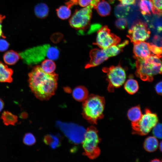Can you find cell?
I'll use <instances>...</instances> for the list:
<instances>
[{
    "instance_id": "cell-1",
    "label": "cell",
    "mask_w": 162,
    "mask_h": 162,
    "mask_svg": "<svg viewBox=\"0 0 162 162\" xmlns=\"http://www.w3.org/2000/svg\"><path fill=\"white\" fill-rule=\"evenodd\" d=\"M28 77L30 88L37 98L47 100L54 94L57 86V74L46 73L38 65L33 68Z\"/></svg>"
},
{
    "instance_id": "cell-2",
    "label": "cell",
    "mask_w": 162,
    "mask_h": 162,
    "mask_svg": "<svg viewBox=\"0 0 162 162\" xmlns=\"http://www.w3.org/2000/svg\"><path fill=\"white\" fill-rule=\"evenodd\" d=\"M82 115L88 122L96 124L98 120L104 117V98L97 95H88L82 103Z\"/></svg>"
},
{
    "instance_id": "cell-3",
    "label": "cell",
    "mask_w": 162,
    "mask_h": 162,
    "mask_svg": "<svg viewBox=\"0 0 162 162\" xmlns=\"http://www.w3.org/2000/svg\"><path fill=\"white\" fill-rule=\"evenodd\" d=\"M135 74L142 80L151 82L156 75L162 73L160 58L152 55L144 58H136Z\"/></svg>"
},
{
    "instance_id": "cell-4",
    "label": "cell",
    "mask_w": 162,
    "mask_h": 162,
    "mask_svg": "<svg viewBox=\"0 0 162 162\" xmlns=\"http://www.w3.org/2000/svg\"><path fill=\"white\" fill-rule=\"evenodd\" d=\"M100 141L96 128L93 126L88 128L86 130L82 142L84 154L91 159L97 158L100 153L98 146Z\"/></svg>"
},
{
    "instance_id": "cell-5",
    "label": "cell",
    "mask_w": 162,
    "mask_h": 162,
    "mask_svg": "<svg viewBox=\"0 0 162 162\" xmlns=\"http://www.w3.org/2000/svg\"><path fill=\"white\" fill-rule=\"evenodd\" d=\"M157 115L147 108L137 122L131 123L132 133L144 136L148 134L158 123Z\"/></svg>"
},
{
    "instance_id": "cell-6",
    "label": "cell",
    "mask_w": 162,
    "mask_h": 162,
    "mask_svg": "<svg viewBox=\"0 0 162 162\" xmlns=\"http://www.w3.org/2000/svg\"><path fill=\"white\" fill-rule=\"evenodd\" d=\"M92 8L89 4L83 8L76 10L69 20L71 26L78 30L80 34H82L90 25Z\"/></svg>"
},
{
    "instance_id": "cell-7",
    "label": "cell",
    "mask_w": 162,
    "mask_h": 162,
    "mask_svg": "<svg viewBox=\"0 0 162 162\" xmlns=\"http://www.w3.org/2000/svg\"><path fill=\"white\" fill-rule=\"evenodd\" d=\"M49 44L42 45L30 48L19 53L23 62L28 65L38 64L46 57L48 58Z\"/></svg>"
},
{
    "instance_id": "cell-8",
    "label": "cell",
    "mask_w": 162,
    "mask_h": 162,
    "mask_svg": "<svg viewBox=\"0 0 162 162\" xmlns=\"http://www.w3.org/2000/svg\"><path fill=\"white\" fill-rule=\"evenodd\" d=\"M102 70L107 74V80L108 82L107 89L110 92H113L115 88L120 87L124 83L126 74L125 70L120 64L109 68L104 67Z\"/></svg>"
},
{
    "instance_id": "cell-9",
    "label": "cell",
    "mask_w": 162,
    "mask_h": 162,
    "mask_svg": "<svg viewBox=\"0 0 162 162\" xmlns=\"http://www.w3.org/2000/svg\"><path fill=\"white\" fill-rule=\"evenodd\" d=\"M128 33L127 36L134 44L147 40L150 36V32L146 23L138 20L133 23Z\"/></svg>"
},
{
    "instance_id": "cell-10",
    "label": "cell",
    "mask_w": 162,
    "mask_h": 162,
    "mask_svg": "<svg viewBox=\"0 0 162 162\" xmlns=\"http://www.w3.org/2000/svg\"><path fill=\"white\" fill-rule=\"evenodd\" d=\"M120 41V38L111 33L108 26H105L98 30L96 41L94 44L100 49H104L112 45L118 44Z\"/></svg>"
},
{
    "instance_id": "cell-11",
    "label": "cell",
    "mask_w": 162,
    "mask_h": 162,
    "mask_svg": "<svg viewBox=\"0 0 162 162\" xmlns=\"http://www.w3.org/2000/svg\"><path fill=\"white\" fill-rule=\"evenodd\" d=\"M61 128L68 138L74 142H82L86 130L82 128L73 124H64Z\"/></svg>"
},
{
    "instance_id": "cell-12",
    "label": "cell",
    "mask_w": 162,
    "mask_h": 162,
    "mask_svg": "<svg viewBox=\"0 0 162 162\" xmlns=\"http://www.w3.org/2000/svg\"><path fill=\"white\" fill-rule=\"evenodd\" d=\"M90 59L86 64L85 68H88L97 66L109 58L104 49L95 48L90 52Z\"/></svg>"
},
{
    "instance_id": "cell-13",
    "label": "cell",
    "mask_w": 162,
    "mask_h": 162,
    "mask_svg": "<svg viewBox=\"0 0 162 162\" xmlns=\"http://www.w3.org/2000/svg\"><path fill=\"white\" fill-rule=\"evenodd\" d=\"M133 44V52L135 58H144L154 55L151 50V43L144 41Z\"/></svg>"
},
{
    "instance_id": "cell-14",
    "label": "cell",
    "mask_w": 162,
    "mask_h": 162,
    "mask_svg": "<svg viewBox=\"0 0 162 162\" xmlns=\"http://www.w3.org/2000/svg\"><path fill=\"white\" fill-rule=\"evenodd\" d=\"M90 4L101 16H108L110 13L111 7L105 0H92Z\"/></svg>"
},
{
    "instance_id": "cell-15",
    "label": "cell",
    "mask_w": 162,
    "mask_h": 162,
    "mask_svg": "<svg viewBox=\"0 0 162 162\" xmlns=\"http://www.w3.org/2000/svg\"><path fill=\"white\" fill-rule=\"evenodd\" d=\"M13 70L0 61V82H11L13 81Z\"/></svg>"
},
{
    "instance_id": "cell-16",
    "label": "cell",
    "mask_w": 162,
    "mask_h": 162,
    "mask_svg": "<svg viewBox=\"0 0 162 162\" xmlns=\"http://www.w3.org/2000/svg\"><path fill=\"white\" fill-rule=\"evenodd\" d=\"M138 6L141 13L144 15L154 14L152 0H139Z\"/></svg>"
},
{
    "instance_id": "cell-17",
    "label": "cell",
    "mask_w": 162,
    "mask_h": 162,
    "mask_svg": "<svg viewBox=\"0 0 162 162\" xmlns=\"http://www.w3.org/2000/svg\"><path fill=\"white\" fill-rule=\"evenodd\" d=\"M88 92L84 86H80L75 87L72 92L73 98L79 101H83L88 96Z\"/></svg>"
},
{
    "instance_id": "cell-18",
    "label": "cell",
    "mask_w": 162,
    "mask_h": 162,
    "mask_svg": "<svg viewBox=\"0 0 162 162\" xmlns=\"http://www.w3.org/2000/svg\"><path fill=\"white\" fill-rule=\"evenodd\" d=\"M159 146L158 140L154 136H149L145 140L143 147L147 152H149L155 151Z\"/></svg>"
},
{
    "instance_id": "cell-19",
    "label": "cell",
    "mask_w": 162,
    "mask_h": 162,
    "mask_svg": "<svg viewBox=\"0 0 162 162\" xmlns=\"http://www.w3.org/2000/svg\"><path fill=\"white\" fill-rule=\"evenodd\" d=\"M128 43V41L126 40L120 44L112 45L104 50L109 58L114 56L119 53L122 49Z\"/></svg>"
},
{
    "instance_id": "cell-20",
    "label": "cell",
    "mask_w": 162,
    "mask_h": 162,
    "mask_svg": "<svg viewBox=\"0 0 162 162\" xmlns=\"http://www.w3.org/2000/svg\"><path fill=\"white\" fill-rule=\"evenodd\" d=\"M142 114L139 105L130 108L127 112V116L131 123L138 121L141 118Z\"/></svg>"
},
{
    "instance_id": "cell-21",
    "label": "cell",
    "mask_w": 162,
    "mask_h": 162,
    "mask_svg": "<svg viewBox=\"0 0 162 162\" xmlns=\"http://www.w3.org/2000/svg\"><path fill=\"white\" fill-rule=\"evenodd\" d=\"M1 118L4 124L6 126L14 125L18 121L17 116L8 111H3L2 113Z\"/></svg>"
},
{
    "instance_id": "cell-22",
    "label": "cell",
    "mask_w": 162,
    "mask_h": 162,
    "mask_svg": "<svg viewBox=\"0 0 162 162\" xmlns=\"http://www.w3.org/2000/svg\"><path fill=\"white\" fill-rule=\"evenodd\" d=\"M20 58L19 54L12 50L6 52L3 56V59L5 63L9 65L15 64Z\"/></svg>"
},
{
    "instance_id": "cell-23",
    "label": "cell",
    "mask_w": 162,
    "mask_h": 162,
    "mask_svg": "<svg viewBox=\"0 0 162 162\" xmlns=\"http://www.w3.org/2000/svg\"><path fill=\"white\" fill-rule=\"evenodd\" d=\"M34 11L35 15L39 18H45L49 14V8L44 3L37 4L35 7Z\"/></svg>"
},
{
    "instance_id": "cell-24",
    "label": "cell",
    "mask_w": 162,
    "mask_h": 162,
    "mask_svg": "<svg viewBox=\"0 0 162 162\" xmlns=\"http://www.w3.org/2000/svg\"><path fill=\"white\" fill-rule=\"evenodd\" d=\"M124 88L129 94H134L139 89L138 82L134 79H129L127 80L124 85Z\"/></svg>"
},
{
    "instance_id": "cell-25",
    "label": "cell",
    "mask_w": 162,
    "mask_h": 162,
    "mask_svg": "<svg viewBox=\"0 0 162 162\" xmlns=\"http://www.w3.org/2000/svg\"><path fill=\"white\" fill-rule=\"evenodd\" d=\"M40 67L45 73L51 74L55 70L56 65L53 60L48 58L42 62Z\"/></svg>"
},
{
    "instance_id": "cell-26",
    "label": "cell",
    "mask_w": 162,
    "mask_h": 162,
    "mask_svg": "<svg viewBox=\"0 0 162 162\" xmlns=\"http://www.w3.org/2000/svg\"><path fill=\"white\" fill-rule=\"evenodd\" d=\"M130 9V7L128 6L118 4L115 8V14L117 17L123 18L128 14Z\"/></svg>"
},
{
    "instance_id": "cell-27",
    "label": "cell",
    "mask_w": 162,
    "mask_h": 162,
    "mask_svg": "<svg viewBox=\"0 0 162 162\" xmlns=\"http://www.w3.org/2000/svg\"><path fill=\"white\" fill-rule=\"evenodd\" d=\"M70 8L66 5L61 6L56 9L57 14L59 18L62 20L69 18L71 14Z\"/></svg>"
},
{
    "instance_id": "cell-28",
    "label": "cell",
    "mask_w": 162,
    "mask_h": 162,
    "mask_svg": "<svg viewBox=\"0 0 162 162\" xmlns=\"http://www.w3.org/2000/svg\"><path fill=\"white\" fill-rule=\"evenodd\" d=\"M36 141L34 135L30 133L26 134L23 139V143L28 146L33 145L35 143Z\"/></svg>"
},
{
    "instance_id": "cell-29",
    "label": "cell",
    "mask_w": 162,
    "mask_h": 162,
    "mask_svg": "<svg viewBox=\"0 0 162 162\" xmlns=\"http://www.w3.org/2000/svg\"><path fill=\"white\" fill-rule=\"evenodd\" d=\"M44 141L45 143L50 145L52 147L55 148L58 145V140L55 137L47 135L44 138Z\"/></svg>"
},
{
    "instance_id": "cell-30",
    "label": "cell",
    "mask_w": 162,
    "mask_h": 162,
    "mask_svg": "<svg viewBox=\"0 0 162 162\" xmlns=\"http://www.w3.org/2000/svg\"><path fill=\"white\" fill-rule=\"evenodd\" d=\"M152 1L154 9V14L161 15L162 0H152Z\"/></svg>"
},
{
    "instance_id": "cell-31",
    "label": "cell",
    "mask_w": 162,
    "mask_h": 162,
    "mask_svg": "<svg viewBox=\"0 0 162 162\" xmlns=\"http://www.w3.org/2000/svg\"><path fill=\"white\" fill-rule=\"evenodd\" d=\"M152 129V132L154 136L157 138L161 139L162 138L161 124L158 123Z\"/></svg>"
},
{
    "instance_id": "cell-32",
    "label": "cell",
    "mask_w": 162,
    "mask_h": 162,
    "mask_svg": "<svg viewBox=\"0 0 162 162\" xmlns=\"http://www.w3.org/2000/svg\"><path fill=\"white\" fill-rule=\"evenodd\" d=\"M115 24L117 28L121 30H123L126 28L127 25V21L124 17L119 18L116 20Z\"/></svg>"
},
{
    "instance_id": "cell-33",
    "label": "cell",
    "mask_w": 162,
    "mask_h": 162,
    "mask_svg": "<svg viewBox=\"0 0 162 162\" xmlns=\"http://www.w3.org/2000/svg\"><path fill=\"white\" fill-rule=\"evenodd\" d=\"M150 48L151 51L153 55L156 56L160 58L161 57L162 47H161L158 46L151 43Z\"/></svg>"
},
{
    "instance_id": "cell-34",
    "label": "cell",
    "mask_w": 162,
    "mask_h": 162,
    "mask_svg": "<svg viewBox=\"0 0 162 162\" xmlns=\"http://www.w3.org/2000/svg\"><path fill=\"white\" fill-rule=\"evenodd\" d=\"M9 44L5 40L0 39V52H4L9 47Z\"/></svg>"
},
{
    "instance_id": "cell-35",
    "label": "cell",
    "mask_w": 162,
    "mask_h": 162,
    "mask_svg": "<svg viewBox=\"0 0 162 162\" xmlns=\"http://www.w3.org/2000/svg\"><path fill=\"white\" fill-rule=\"evenodd\" d=\"M101 26L100 24H96L92 25L91 27V30H89L88 33L90 34L97 30H98L101 28Z\"/></svg>"
},
{
    "instance_id": "cell-36",
    "label": "cell",
    "mask_w": 162,
    "mask_h": 162,
    "mask_svg": "<svg viewBox=\"0 0 162 162\" xmlns=\"http://www.w3.org/2000/svg\"><path fill=\"white\" fill-rule=\"evenodd\" d=\"M92 0H78V3L80 5L85 7L89 5Z\"/></svg>"
},
{
    "instance_id": "cell-37",
    "label": "cell",
    "mask_w": 162,
    "mask_h": 162,
    "mask_svg": "<svg viewBox=\"0 0 162 162\" xmlns=\"http://www.w3.org/2000/svg\"><path fill=\"white\" fill-rule=\"evenodd\" d=\"M162 81H160L158 82L155 86V90L156 92L159 95L162 94Z\"/></svg>"
},
{
    "instance_id": "cell-38",
    "label": "cell",
    "mask_w": 162,
    "mask_h": 162,
    "mask_svg": "<svg viewBox=\"0 0 162 162\" xmlns=\"http://www.w3.org/2000/svg\"><path fill=\"white\" fill-rule=\"evenodd\" d=\"M122 4L124 5H132L135 3L136 0H118Z\"/></svg>"
},
{
    "instance_id": "cell-39",
    "label": "cell",
    "mask_w": 162,
    "mask_h": 162,
    "mask_svg": "<svg viewBox=\"0 0 162 162\" xmlns=\"http://www.w3.org/2000/svg\"><path fill=\"white\" fill-rule=\"evenodd\" d=\"M68 2L65 3L66 5L70 8L74 5H76L78 4V0H66Z\"/></svg>"
},
{
    "instance_id": "cell-40",
    "label": "cell",
    "mask_w": 162,
    "mask_h": 162,
    "mask_svg": "<svg viewBox=\"0 0 162 162\" xmlns=\"http://www.w3.org/2000/svg\"><path fill=\"white\" fill-rule=\"evenodd\" d=\"M4 17V16L0 15V37H2L3 38H5L3 34L2 29V23Z\"/></svg>"
},
{
    "instance_id": "cell-41",
    "label": "cell",
    "mask_w": 162,
    "mask_h": 162,
    "mask_svg": "<svg viewBox=\"0 0 162 162\" xmlns=\"http://www.w3.org/2000/svg\"><path fill=\"white\" fill-rule=\"evenodd\" d=\"M28 113L25 112H22L20 116V117L22 119H25L27 118Z\"/></svg>"
},
{
    "instance_id": "cell-42",
    "label": "cell",
    "mask_w": 162,
    "mask_h": 162,
    "mask_svg": "<svg viewBox=\"0 0 162 162\" xmlns=\"http://www.w3.org/2000/svg\"><path fill=\"white\" fill-rule=\"evenodd\" d=\"M4 103L3 101L0 98V112L2 111L4 108Z\"/></svg>"
},
{
    "instance_id": "cell-43",
    "label": "cell",
    "mask_w": 162,
    "mask_h": 162,
    "mask_svg": "<svg viewBox=\"0 0 162 162\" xmlns=\"http://www.w3.org/2000/svg\"><path fill=\"white\" fill-rule=\"evenodd\" d=\"M151 162H161L160 160L158 159H153L151 161Z\"/></svg>"
},
{
    "instance_id": "cell-44",
    "label": "cell",
    "mask_w": 162,
    "mask_h": 162,
    "mask_svg": "<svg viewBox=\"0 0 162 162\" xmlns=\"http://www.w3.org/2000/svg\"><path fill=\"white\" fill-rule=\"evenodd\" d=\"M159 146L160 150L161 151L162 148V143L161 142H160Z\"/></svg>"
},
{
    "instance_id": "cell-45",
    "label": "cell",
    "mask_w": 162,
    "mask_h": 162,
    "mask_svg": "<svg viewBox=\"0 0 162 162\" xmlns=\"http://www.w3.org/2000/svg\"><path fill=\"white\" fill-rule=\"evenodd\" d=\"M114 0H109V1L111 3H112L114 2Z\"/></svg>"
}]
</instances>
